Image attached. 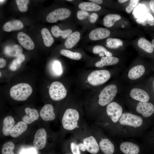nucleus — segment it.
I'll use <instances>...</instances> for the list:
<instances>
[{
	"label": "nucleus",
	"instance_id": "1",
	"mask_svg": "<svg viewBox=\"0 0 154 154\" xmlns=\"http://www.w3.org/2000/svg\"><path fill=\"white\" fill-rule=\"evenodd\" d=\"M32 88L29 84L20 83L13 86L10 90V94L13 99L19 101L26 100L31 95Z\"/></svg>",
	"mask_w": 154,
	"mask_h": 154
},
{
	"label": "nucleus",
	"instance_id": "2",
	"mask_svg": "<svg viewBox=\"0 0 154 154\" xmlns=\"http://www.w3.org/2000/svg\"><path fill=\"white\" fill-rule=\"evenodd\" d=\"M79 114L75 109L68 108L65 112L62 119L64 128L68 130H72L77 126L79 119Z\"/></svg>",
	"mask_w": 154,
	"mask_h": 154
},
{
	"label": "nucleus",
	"instance_id": "3",
	"mask_svg": "<svg viewBox=\"0 0 154 154\" xmlns=\"http://www.w3.org/2000/svg\"><path fill=\"white\" fill-rule=\"evenodd\" d=\"M117 91L116 86L110 85L105 87L99 95L98 103L102 106H104L111 102L116 96Z\"/></svg>",
	"mask_w": 154,
	"mask_h": 154
},
{
	"label": "nucleus",
	"instance_id": "4",
	"mask_svg": "<svg viewBox=\"0 0 154 154\" xmlns=\"http://www.w3.org/2000/svg\"><path fill=\"white\" fill-rule=\"evenodd\" d=\"M110 76V72L107 70H96L92 72L89 75L87 81L92 86H98L107 82Z\"/></svg>",
	"mask_w": 154,
	"mask_h": 154
},
{
	"label": "nucleus",
	"instance_id": "5",
	"mask_svg": "<svg viewBox=\"0 0 154 154\" xmlns=\"http://www.w3.org/2000/svg\"><path fill=\"white\" fill-rule=\"evenodd\" d=\"M49 94L53 100L58 101L64 98L67 95V90L63 84L58 81H55L51 84Z\"/></svg>",
	"mask_w": 154,
	"mask_h": 154
},
{
	"label": "nucleus",
	"instance_id": "6",
	"mask_svg": "<svg viewBox=\"0 0 154 154\" xmlns=\"http://www.w3.org/2000/svg\"><path fill=\"white\" fill-rule=\"evenodd\" d=\"M119 122L122 125L136 127L142 125L143 120L141 117L126 112L122 114L119 119Z\"/></svg>",
	"mask_w": 154,
	"mask_h": 154
},
{
	"label": "nucleus",
	"instance_id": "7",
	"mask_svg": "<svg viewBox=\"0 0 154 154\" xmlns=\"http://www.w3.org/2000/svg\"><path fill=\"white\" fill-rule=\"evenodd\" d=\"M71 11L66 8H60L50 13L46 17V20L50 23L56 22L58 20H63L70 16Z\"/></svg>",
	"mask_w": 154,
	"mask_h": 154
},
{
	"label": "nucleus",
	"instance_id": "8",
	"mask_svg": "<svg viewBox=\"0 0 154 154\" xmlns=\"http://www.w3.org/2000/svg\"><path fill=\"white\" fill-rule=\"evenodd\" d=\"M122 112L121 106L115 102L110 103L106 107L107 114L114 123L118 121L122 114Z\"/></svg>",
	"mask_w": 154,
	"mask_h": 154
},
{
	"label": "nucleus",
	"instance_id": "9",
	"mask_svg": "<svg viewBox=\"0 0 154 154\" xmlns=\"http://www.w3.org/2000/svg\"><path fill=\"white\" fill-rule=\"evenodd\" d=\"M47 134L45 129L42 128L36 132L33 140V145L38 149H41L45 146L46 143Z\"/></svg>",
	"mask_w": 154,
	"mask_h": 154
},
{
	"label": "nucleus",
	"instance_id": "10",
	"mask_svg": "<svg viewBox=\"0 0 154 154\" xmlns=\"http://www.w3.org/2000/svg\"><path fill=\"white\" fill-rule=\"evenodd\" d=\"M83 143L86 151L92 154H96L99 151L100 147L95 138L92 136L86 137L83 139Z\"/></svg>",
	"mask_w": 154,
	"mask_h": 154
},
{
	"label": "nucleus",
	"instance_id": "11",
	"mask_svg": "<svg viewBox=\"0 0 154 154\" xmlns=\"http://www.w3.org/2000/svg\"><path fill=\"white\" fill-rule=\"evenodd\" d=\"M136 110L143 117H149L154 113V106L150 103L140 102L136 106Z\"/></svg>",
	"mask_w": 154,
	"mask_h": 154
},
{
	"label": "nucleus",
	"instance_id": "12",
	"mask_svg": "<svg viewBox=\"0 0 154 154\" xmlns=\"http://www.w3.org/2000/svg\"><path fill=\"white\" fill-rule=\"evenodd\" d=\"M110 34L108 29L103 28L95 29L91 31L89 34V37L91 40H96L108 37Z\"/></svg>",
	"mask_w": 154,
	"mask_h": 154
},
{
	"label": "nucleus",
	"instance_id": "13",
	"mask_svg": "<svg viewBox=\"0 0 154 154\" xmlns=\"http://www.w3.org/2000/svg\"><path fill=\"white\" fill-rule=\"evenodd\" d=\"M40 115L45 121H52L55 118L53 106L51 104L45 105L40 110Z\"/></svg>",
	"mask_w": 154,
	"mask_h": 154
},
{
	"label": "nucleus",
	"instance_id": "14",
	"mask_svg": "<svg viewBox=\"0 0 154 154\" xmlns=\"http://www.w3.org/2000/svg\"><path fill=\"white\" fill-rule=\"evenodd\" d=\"M17 39L20 44L24 48L28 50L33 49L35 45L30 37L25 33L20 32L17 36Z\"/></svg>",
	"mask_w": 154,
	"mask_h": 154
},
{
	"label": "nucleus",
	"instance_id": "15",
	"mask_svg": "<svg viewBox=\"0 0 154 154\" xmlns=\"http://www.w3.org/2000/svg\"><path fill=\"white\" fill-rule=\"evenodd\" d=\"M130 95L133 99L140 102H147L149 99V96L147 92L140 88L132 89L130 91Z\"/></svg>",
	"mask_w": 154,
	"mask_h": 154
},
{
	"label": "nucleus",
	"instance_id": "16",
	"mask_svg": "<svg viewBox=\"0 0 154 154\" xmlns=\"http://www.w3.org/2000/svg\"><path fill=\"white\" fill-rule=\"evenodd\" d=\"M25 111L26 114L22 117V121L30 124L38 119L39 114L37 110L27 107L25 109Z\"/></svg>",
	"mask_w": 154,
	"mask_h": 154
},
{
	"label": "nucleus",
	"instance_id": "17",
	"mask_svg": "<svg viewBox=\"0 0 154 154\" xmlns=\"http://www.w3.org/2000/svg\"><path fill=\"white\" fill-rule=\"evenodd\" d=\"M120 149L125 154H138L139 152V147L131 142L122 143L120 145Z\"/></svg>",
	"mask_w": 154,
	"mask_h": 154
},
{
	"label": "nucleus",
	"instance_id": "18",
	"mask_svg": "<svg viewBox=\"0 0 154 154\" xmlns=\"http://www.w3.org/2000/svg\"><path fill=\"white\" fill-rule=\"evenodd\" d=\"M4 52L8 56L17 57L23 54V50L19 45L14 44L5 46L4 49Z\"/></svg>",
	"mask_w": 154,
	"mask_h": 154
},
{
	"label": "nucleus",
	"instance_id": "19",
	"mask_svg": "<svg viewBox=\"0 0 154 154\" xmlns=\"http://www.w3.org/2000/svg\"><path fill=\"white\" fill-rule=\"evenodd\" d=\"M99 145L101 150L104 154H113L114 153V145L108 139H102Z\"/></svg>",
	"mask_w": 154,
	"mask_h": 154
},
{
	"label": "nucleus",
	"instance_id": "20",
	"mask_svg": "<svg viewBox=\"0 0 154 154\" xmlns=\"http://www.w3.org/2000/svg\"><path fill=\"white\" fill-rule=\"evenodd\" d=\"M15 123L13 118L10 116H6L3 119L2 129L3 133L5 136H8Z\"/></svg>",
	"mask_w": 154,
	"mask_h": 154
},
{
	"label": "nucleus",
	"instance_id": "21",
	"mask_svg": "<svg viewBox=\"0 0 154 154\" xmlns=\"http://www.w3.org/2000/svg\"><path fill=\"white\" fill-rule=\"evenodd\" d=\"M27 127V124L20 121L15 125L10 132V135L13 137H16L25 132Z\"/></svg>",
	"mask_w": 154,
	"mask_h": 154
},
{
	"label": "nucleus",
	"instance_id": "22",
	"mask_svg": "<svg viewBox=\"0 0 154 154\" xmlns=\"http://www.w3.org/2000/svg\"><path fill=\"white\" fill-rule=\"evenodd\" d=\"M145 71V69L143 66L138 65L133 67L129 70L128 76L131 79H136L141 77Z\"/></svg>",
	"mask_w": 154,
	"mask_h": 154
},
{
	"label": "nucleus",
	"instance_id": "23",
	"mask_svg": "<svg viewBox=\"0 0 154 154\" xmlns=\"http://www.w3.org/2000/svg\"><path fill=\"white\" fill-rule=\"evenodd\" d=\"M22 23L18 20H13L6 22L3 26V29L6 32L18 30L23 27Z\"/></svg>",
	"mask_w": 154,
	"mask_h": 154
},
{
	"label": "nucleus",
	"instance_id": "24",
	"mask_svg": "<svg viewBox=\"0 0 154 154\" xmlns=\"http://www.w3.org/2000/svg\"><path fill=\"white\" fill-rule=\"evenodd\" d=\"M119 61L118 58L113 56L102 57L100 60L96 62L95 66L97 67H102L106 66L115 64Z\"/></svg>",
	"mask_w": 154,
	"mask_h": 154
},
{
	"label": "nucleus",
	"instance_id": "25",
	"mask_svg": "<svg viewBox=\"0 0 154 154\" xmlns=\"http://www.w3.org/2000/svg\"><path fill=\"white\" fill-rule=\"evenodd\" d=\"M80 34L78 31L74 32L70 34L66 40L64 45L67 48H72L79 40Z\"/></svg>",
	"mask_w": 154,
	"mask_h": 154
},
{
	"label": "nucleus",
	"instance_id": "26",
	"mask_svg": "<svg viewBox=\"0 0 154 154\" xmlns=\"http://www.w3.org/2000/svg\"><path fill=\"white\" fill-rule=\"evenodd\" d=\"M78 7L81 10L89 11H97L100 10L101 8L100 5L88 2H84L80 3Z\"/></svg>",
	"mask_w": 154,
	"mask_h": 154
},
{
	"label": "nucleus",
	"instance_id": "27",
	"mask_svg": "<svg viewBox=\"0 0 154 154\" xmlns=\"http://www.w3.org/2000/svg\"><path fill=\"white\" fill-rule=\"evenodd\" d=\"M121 18V16L118 14L107 15L103 19V25L107 27H111L114 25L116 21L119 20Z\"/></svg>",
	"mask_w": 154,
	"mask_h": 154
},
{
	"label": "nucleus",
	"instance_id": "28",
	"mask_svg": "<svg viewBox=\"0 0 154 154\" xmlns=\"http://www.w3.org/2000/svg\"><path fill=\"white\" fill-rule=\"evenodd\" d=\"M51 32L55 37H58L61 36L63 38H65L70 34L72 30L70 29L64 30H61L59 27L56 25L53 26L51 28Z\"/></svg>",
	"mask_w": 154,
	"mask_h": 154
},
{
	"label": "nucleus",
	"instance_id": "29",
	"mask_svg": "<svg viewBox=\"0 0 154 154\" xmlns=\"http://www.w3.org/2000/svg\"><path fill=\"white\" fill-rule=\"evenodd\" d=\"M137 44L140 48L147 52L151 53L153 51L151 43L144 38H141L138 40Z\"/></svg>",
	"mask_w": 154,
	"mask_h": 154
},
{
	"label": "nucleus",
	"instance_id": "30",
	"mask_svg": "<svg viewBox=\"0 0 154 154\" xmlns=\"http://www.w3.org/2000/svg\"><path fill=\"white\" fill-rule=\"evenodd\" d=\"M41 33L44 45L48 47L50 46L53 43L54 39L48 30L46 28L42 29Z\"/></svg>",
	"mask_w": 154,
	"mask_h": 154
},
{
	"label": "nucleus",
	"instance_id": "31",
	"mask_svg": "<svg viewBox=\"0 0 154 154\" xmlns=\"http://www.w3.org/2000/svg\"><path fill=\"white\" fill-rule=\"evenodd\" d=\"M123 45V41L119 39L109 38L106 40V46L110 48H117Z\"/></svg>",
	"mask_w": 154,
	"mask_h": 154
},
{
	"label": "nucleus",
	"instance_id": "32",
	"mask_svg": "<svg viewBox=\"0 0 154 154\" xmlns=\"http://www.w3.org/2000/svg\"><path fill=\"white\" fill-rule=\"evenodd\" d=\"M93 52L95 54H99L100 56H111L113 55L112 53L108 51L103 46L97 45L95 46L93 49Z\"/></svg>",
	"mask_w": 154,
	"mask_h": 154
},
{
	"label": "nucleus",
	"instance_id": "33",
	"mask_svg": "<svg viewBox=\"0 0 154 154\" xmlns=\"http://www.w3.org/2000/svg\"><path fill=\"white\" fill-rule=\"evenodd\" d=\"M60 53L64 56L74 60H79L82 58V55L80 53L73 52L66 49H61Z\"/></svg>",
	"mask_w": 154,
	"mask_h": 154
},
{
	"label": "nucleus",
	"instance_id": "34",
	"mask_svg": "<svg viewBox=\"0 0 154 154\" xmlns=\"http://www.w3.org/2000/svg\"><path fill=\"white\" fill-rule=\"evenodd\" d=\"M25 58V56L23 54L17 57L10 64L9 66L10 70L13 71H16L22 63L24 61Z\"/></svg>",
	"mask_w": 154,
	"mask_h": 154
},
{
	"label": "nucleus",
	"instance_id": "35",
	"mask_svg": "<svg viewBox=\"0 0 154 154\" xmlns=\"http://www.w3.org/2000/svg\"><path fill=\"white\" fill-rule=\"evenodd\" d=\"M15 145L11 141H8L5 143L2 148V154H15L13 152Z\"/></svg>",
	"mask_w": 154,
	"mask_h": 154
},
{
	"label": "nucleus",
	"instance_id": "36",
	"mask_svg": "<svg viewBox=\"0 0 154 154\" xmlns=\"http://www.w3.org/2000/svg\"><path fill=\"white\" fill-rule=\"evenodd\" d=\"M52 70L56 76H60L62 73V70L60 62L57 60L54 61L52 66Z\"/></svg>",
	"mask_w": 154,
	"mask_h": 154
},
{
	"label": "nucleus",
	"instance_id": "37",
	"mask_svg": "<svg viewBox=\"0 0 154 154\" xmlns=\"http://www.w3.org/2000/svg\"><path fill=\"white\" fill-rule=\"evenodd\" d=\"M19 10L21 12H25L28 9L27 5L29 2L28 0H16L15 1Z\"/></svg>",
	"mask_w": 154,
	"mask_h": 154
},
{
	"label": "nucleus",
	"instance_id": "38",
	"mask_svg": "<svg viewBox=\"0 0 154 154\" xmlns=\"http://www.w3.org/2000/svg\"><path fill=\"white\" fill-rule=\"evenodd\" d=\"M139 1L140 0H130L129 5L125 9V10L127 13H130Z\"/></svg>",
	"mask_w": 154,
	"mask_h": 154
},
{
	"label": "nucleus",
	"instance_id": "39",
	"mask_svg": "<svg viewBox=\"0 0 154 154\" xmlns=\"http://www.w3.org/2000/svg\"><path fill=\"white\" fill-rule=\"evenodd\" d=\"M71 149L73 154H81L78 144L74 142H71L70 144Z\"/></svg>",
	"mask_w": 154,
	"mask_h": 154
},
{
	"label": "nucleus",
	"instance_id": "40",
	"mask_svg": "<svg viewBox=\"0 0 154 154\" xmlns=\"http://www.w3.org/2000/svg\"><path fill=\"white\" fill-rule=\"evenodd\" d=\"M89 15L88 13L83 10L78 11L77 13V17L79 20H82L86 18Z\"/></svg>",
	"mask_w": 154,
	"mask_h": 154
},
{
	"label": "nucleus",
	"instance_id": "41",
	"mask_svg": "<svg viewBox=\"0 0 154 154\" xmlns=\"http://www.w3.org/2000/svg\"><path fill=\"white\" fill-rule=\"evenodd\" d=\"M98 18V15L96 13H92L90 16L89 20L92 23L95 22Z\"/></svg>",
	"mask_w": 154,
	"mask_h": 154
},
{
	"label": "nucleus",
	"instance_id": "42",
	"mask_svg": "<svg viewBox=\"0 0 154 154\" xmlns=\"http://www.w3.org/2000/svg\"><path fill=\"white\" fill-rule=\"evenodd\" d=\"M6 64V60L3 58H0V68H2L4 67Z\"/></svg>",
	"mask_w": 154,
	"mask_h": 154
},
{
	"label": "nucleus",
	"instance_id": "43",
	"mask_svg": "<svg viewBox=\"0 0 154 154\" xmlns=\"http://www.w3.org/2000/svg\"><path fill=\"white\" fill-rule=\"evenodd\" d=\"M150 9L154 15V0H151L149 3Z\"/></svg>",
	"mask_w": 154,
	"mask_h": 154
},
{
	"label": "nucleus",
	"instance_id": "44",
	"mask_svg": "<svg viewBox=\"0 0 154 154\" xmlns=\"http://www.w3.org/2000/svg\"><path fill=\"white\" fill-rule=\"evenodd\" d=\"M78 145L80 150L82 151H86V149L83 143H80L78 144Z\"/></svg>",
	"mask_w": 154,
	"mask_h": 154
},
{
	"label": "nucleus",
	"instance_id": "45",
	"mask_svg": "<svg viewBox=\"0 0 154 154\" xmlns=\"http://www.w3.org/2000/svg\"><path fill=\"white\" fill-rule=\"evenodd\" d=\"M89 1L96 4H101L103 2V1L102 0H90Z\"/></svg>",
	"mask_w": 154,
	"mask_h": 154
},
{
	"label": "nucleus",
	"instance_id": "46",
	"mask_svg": "<svg viewBox=\"0 0 154 154\" xmlns=\"http://www.w3.org/2000/svg\"><path fill=\"white\" fill-rule=\"evenodd\" d=\"M127 0H119L118 1L119 2L121 3H124L127 1Z\"/></svg>",
	"mask_w": 154,
	"mask_h": 154
},
{
	"label": "nucleus",
	"instance_id": "47",
	"mask_svg": "<svg viewBox=\"0 0 154 154\" xmlns=\"http://www.w3.org/2000/svg\"><path fill=\"white\" fill-rule=\"evenodd\" d=\"M151 44L153 48H154V39L152 41Z\"/></svg>",
	"mask_w": 154,
	"mask_h": 154
},
{
	"label": "nucleus",
	"instance_id": "48",
	"mask_svg": "<svg viewBox=\"0 0 154 154\" xmlns=\"http://www.w3.org/2000/svg\"><path fill=\"white\" fill-rule=\"evenodd\" d=\"M5 1V0H0V2H3V1Z\"/></svg>",
	"mask_w": 154,
	"mask_h": 154
},
{
	"label": "nucleus",
	"instance_id": "49",
	"mask_svg": "<svg viewBox=\"0 0 154 154\" xmlns=\"http://www.w3.org/2000/svg\"><path fill=\"white\" fill-rule=\"evenodd\" d=\"M67 1H73L72 0H67Z\"/></svg>",
	"mask_w": 154,
	"mask_h": 154
},
{
	"label": "nucleus",
	"instance_id": "50",
	"mask_svg": "<svg viewBox=\"0 0 154 154\" xmlns=\"http://www.w3.org/2000/svg\"><path fill=\"white\" fill-rule=\"evenodd\" d=\"M0 77H1V72H0Z\"/></svg>",
	"mask_w": 154,
	"mask_h": 154
},
{
	"label": "nucleus",
	"instance_id": "51",
	"mask_svg": "<svg viewBox=\"0 0 154 154\" xmlns=\"http://www.w3.org/2000/svg\"><path fill=\"white\" fill-rule=\"evenodd\" d=\"M71 154V153H66V154Z\"/></svg>",
	"mask_w": 154,
	"mask_h": 154
},
{
	"label": "nucleus",
	"instance_id": "52",
	"mask_svg": "<svg viewBox=\"0 0 154 154\" xmlns=\"http://www.w3.org/2000/svg\"></svg>",
	"mask_w": 154,
	"mask_h": 154
}]
</instances>
